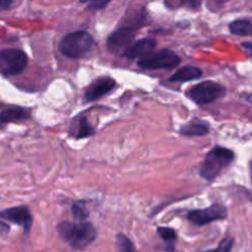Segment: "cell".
Here are the masks:
<instances>
[{"label":"cell","instance_id":"obj_1","mask_svg":"<svg viewBox=\"0 0 252 252\" xmlns=\"http://www.w3.org/2000/svg\"><path fill=\"white\" fill-rule=\"evenodd\" d=\"M59 236L73 249L82 250L96 237V230L91 222L62 221L57 225Z\"/></svg>","mask_w":252,"mask_h":252},{"label":"cell","instance_id":"obj_2","mask_svg":"<svg viewBox=\"0 0 252 252\" xmlns=\"http://www.w3.org/2000/svg\"><path fill=\"white\" fill-rule=\"evenodd\" d=\"M94 45L93 36L85 31H77L67 33L59 43V50L70 58H83L87 56Z\"/></svg>","mask_w":252,"mask_h":252},{"label":"cell","instance_id":"obj_3","mask_svg":"<svg viewBox=\"0 0 252 252\" xmlns=\"http://www.w3.org/2000/svg\"><path fill=\"white\" fill-rule=\"evenodd\" d=\"M233 158L234 154L231 150L223 147H215L207 154L202 163L200 169L201 177L208 181L215 179Z\"/></svg>","mask_w":252,"mask_h":252},{"label":"cell","instance_id":"obj_4","mask_svg":"<svg viewBox=\"0 0 252 252\" xmlns=\"http://www.w3.org/2000/svg\"><path fill=\"white\" fill-rule=\"evenodd\" d=\"M188 96L198 104H206L221 98L225 94V89L219 83L205 81L190 88Z\"/></svg>","mask_w":252,"mask_h":252},{"label":"cell","instance_id":"obj_5","mask_svg":"<svg viewBox=\"0 0 252 252\" xmlns=\"http://www.w3.org/2000/svg\"><path fill=\"white\" fill-rule=\"evenodd\" d=\"M28 63L27 54L17 48L0 51V73L3 76H15L22 73Z\"/></svg>","mask_w":252,"mask_h":252},{"label":"cell","instance_id":"obj_6","mask_svg":"<svg viewBox=\"0 0 252 252\" xmlns=\"http://www.w3.org/2000/svg\"><path fill=\"white\" fill-rule=\"evenodd\" d=\"M180 63V58L170 49H161L138 61V66L146 70L172 69Z\"/></svg>","mask_w":252,"mask_h":252},{"label":"cell","instance_id":"obj_7","mask_svg":"<svg viewBox=\"0 0 252 252\" xmlns=\"http://www.w3.org/2000/svg\"><path fill=\"white\" fill-rule=\"evenodd\" d=\"M227 216L226 208L221 204H213L205 209L192 210L187 214V219L195 225L202 226L212 221L225 219Z\"/></svg>","mask_w":252,"mask_h":252},{"label":"cell","instance_id":"obj_8","mask_svg":"<svg viewBox=\"0 0 252 252\" xmlns=\"http://www.w3.org/2000/svg\"><path fill=\"white\" fill-rule=\"evenodd\" d=\"M136 30L137 28L127 24L119 27L108 36L106 41L107 48L111 51H118L123 47L127 48L129 46V43H131L134 38V33Z\"/></svg>","mask_w":252,"mask_h":252},{"label":"cell","instance_id":"obj_9","mask_svg":"<svg viewBox=\"0 0 252 252\" xmlns=\"http://www.w3.org/2000/svg\"><path fill=\"white\" fill-rule=\"evenodd\" d=\"M0 218L21 225L26 231L30 230L32 223V217L27 206H17L2 210L0 211Z\"/></svg>","mask_w":252,"mask_h":252},{"label":"cell","instance_id":"obj_10","mask_svg":"<svg viewBox=\"0 0 252 252\" xmlns=\"http://www.w3.org/2000/svg\"><path fill=\"white\" fill-rule=\"evenodd\" d=\"M156 39L154 38H142L137 40L136 42L129 45L124 50V56L130 59L139 58V57H146L152 53L154 48L156 47Z\"/></svg>","mask_w":252,"mask_h":252},{"label":"cell","instance_id":"obj_11","mask_svg":"<svg viewBox=\"0 0 252 252\" xmlns=\"http://www.w3.org/2000/svg\"><path fill=\"white\" fill-rule=\"evenodd\" d=\"M115 86V81L109 77H101L94 81L86 90V98L95 100L109 93Z\"/></svg>","mask_w":252,"mask_h":252},{"label":"cell","instance_id":"obj_12","mask_svg":"<svg viewBox=\"0 0 252 252\" xmlns=\"http://www.w3.org/2000/svg\"><path fill=\"white\" fill-rule=\"evenodd\" d=\"M30 113L27 108L15 106L8 108L0 113V128H3L6 124L11 122L22 121L29 118Z\"/></svg>","mask_w":252,"mask_h":252},{"label":"cell","instance_id":"obj_13","mask_svg":"<svg viewBox=\"0 0 252 252\" xmlns=\"http://www.w3.org/2000/svg\"><path fill=\"white\" fill-rule=\"evenodd\" d=\"M94 128L89 123L86 116H81L74 122L70 128V135L76 139H82L90 137L94 134Z\"/></svg>","mask_w":252,"mask_h":252},{"label":"cell","instance_id":"obj_14","mask_svg":"<svg viewBox=\"0 0 252 252\" xmlns=\"http://www.w3.org/2000/svg\"><path fill=\"white\" fill-rule=\"evenodd\" d=\"M202 76V71L198 67L184 66L178 69L170 78L171 82H187L199 79Z\"/></svg>","mask_w":252,"mask_h":252},{"label":"cell","instance_id":"obj_15","mask_svg":"<svg viewBox=\"0 0 252 252\" xmlns=\"http://www.w3.org/2000/svg\"><path fill=\"white\" fill-rule=\"evenodd\" d=\"M210 130L209 124L206 121H191L180 128V132L185 136H204Z\"/></svg>","mask_w":252,"mask_h":252},{"label":"cell","instance_id":"obj_16","mask_svg":"<svg viewBox=\"0 0 252 252\" xmlns=\"http://www.w3.org/2000/svg\"><path fill=\"white\" fill-rule=\"evenodd\" d=\"M229 30L236 35H247L252 33V23L248 20L238 19L229 24Z\"/></svg>","mask_w":252,"mask_h":252},{"label":"cell","instance_id":"obj_17","mask_svg":"<svg viewBox=\"0 0 252 252\" xmlns=\"http://www.w3.org/2000/svg\"><path fill=\"white\" fill-rule=\"evenodd\" d=\"M157 232L160 236V238L165 241V243L168 245L166 248L167 251H173V243L176 240V231L171 227H165V226H158L157 228Z\"/></svg>","mask_w":252,"mask_h":252},{"label":"cell","instance_id":"obj_18","mask_svg":"<svg viewBox=\"0 0 252 252\" xmlns=\"http://www.w3.org/2000/svg\"><path fill=\"white\" fill-rule=\"evenodd\" d=\"M115 243L118 252H138L133 242L124 233H118L116 235Z\"/></svg>","mask_w":252,"mask_h":252},{"label":"cell","instance_id":"obj_19","mask_svg":"<svg viewBox=\"0 0 252 252\" xmlns=\"http://www.w3.org/2000/svg\"><path fill=\"white\" fill-rule=\"evenodd\" d=\"M72 213L74 218L80 221L85 220L90 215V212L87 209L86 203L83 200L77 201L72 205Z\"/></svg>","mask_w":252,"mask_h":252},{"label":"cell","instance_id":"obj_20","mask_svg":"<svg viewBox=\"0 0 252 252\" xmlns=\"http://www.w3.org/2000/svg\"><path fill=\"white\" fill-rule=\"evenodd\" d=\"M233 245V238L231 236H225L218 245L217 248L213 250H207L203 252H230Z\"/></svg>","mask_w":252,"mask_h":252},{"label":"cell","instance_id":"obj_21","mask_svg":"<svg viewBox=\"0 0 252 252\" xmlns=\"http://www.w3.org/2000/svg\"><path fill=\"white\" fill-rule=\"evenodd\" d=\"M111 0H80V2L87 4V9L90 11H98L103 9Z\"/></svg>","mask_w":252,"mask_h":252},{"label":"cell","instance_id":"obj_22","mask_svg":"<svg viewBox=\"0 0 252 252\" xmlns=\"http://www.w3.org/2000/svg\"><path fill=\"white\" fill-rule=\"evenodd\" d=\"M202 0H182L183 6L191 10H197L200 8Z\"/></svg>","mask_w":252,"mask_h":252},{"label":"cell","instance_id":"obj_23","mask_svg":"<svg viewBox=\"0 0 252 252\" xmlns=\"http://www.w3.org/2000/svg\"><path fill=\"white\" fill-rule=\"evenodd\" d=\"M13 5V0H0V10H9Z\"/></svg>","mask_w":252,"mask_h":252},{"label":"cell","instance_id":"obj_24","mask_svg":"<svg viewBox=\"0 0 252 252\" xmlns=\"http://www.w3.org/2000/svg\"><path fill=\"white\" fill-rule=\"evenodd\" d=\"M9 230H10V226L6 222L0 220V235L7 234Z\"/></svg>","mask_w":252,"mask_h":252},{"label":"cell","instance_id":"obj_25","mask_svg":"<svg viewBox=\"0 0 252 252\" xmlns=\"http://www.w3.org/2000/svg\"><path fill=\"white\" fill-rule=\"evenodd\" d=\"M242 46H243L244 48H246V49L249 51V53H250V55H251V58H252V44L249 43V42H243V43H242Z\"/></svg>","mask_w":252,"mask_h":252},{"label":"cell","instance_id":"obj_26","mask_svg":"<svg viewBox=\"0 0 252 252\" xmlns=\"http://www.w3.org/2000/svg\"><path fill=\"white\" fill-rule=\"evenodd\" d=\"M251 170H252V161H251Z\"/></svg>","mask_w":252,"mask_h":252}]
</instances>
